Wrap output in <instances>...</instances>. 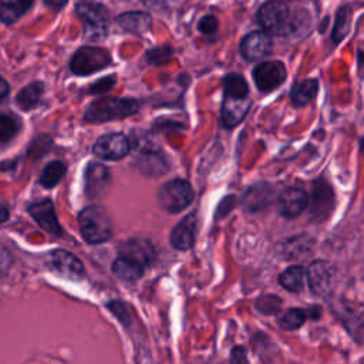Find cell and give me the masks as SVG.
Here are the masks:
<instances>
[{"label": "cell", "mask_w": 364, "mask_h": 364, "mask_svg": "<svg viewBox=\"0 0 364 364\" xmlns=\"http://www.w3.org/2000/svg\"><path fill=\"white\" fill-rule=\"evenodd\" d=\"M84 182V191L87 198L101 199L107 196L111 188V172L105 165L100 162H91L85 168Z\"/></svg>", "instance_id": "ba28073f"}, {"label": "cell", "mask_w": 364, "mask_h": 364, "mask_svg": "<svg viewBox=\"0 0 364 364\" xmlns=\"http://www.w3.org/2000/svg\"><path fill=\"white\" fill-rule=\"evenodd\" d=\"M139 109V102L134 98H100L88 105L85 109V121L88 122H107L121 119L135 114Z\"/></svg>", "instance_id": "3957f363"}, {"label": "cell", "mask_w": 364, "mask_h": 364, "mask_svg": "<svg viewBox=\"0 0 364 364\" xmlns=\"http://www.w3.org/2000/svg\"><path fill=\"white\" fill-rule=\"evenodd\" d=\"M78 226L82 239L91 245L107 242L112 235L111 216L101 205L84 208L78 215Z\"/></svg>", "instance_id": "7a4b0ae2"}, {"label": "cell", "mask_w": 364, "mask_h": 364, "mask_svg": "<svg viewBox=\"0 0 364 364\" xmlns=\"http://www.w3.org/2000/svg\"><path fill=\"white\" fill-rule=\"evenodd\" d=\"M309 205L307 193L300 188L284 189L277 200V208L282 216L293 219L297 218Z\"/></svg>", "instance_id": "2e32d148"}, {"label": "cell", "mask_w": 364, "mask_h": 364, "mask_svg": "<svg viewBox=\"0 0 364 364\" xmlns=\"http://www.w3.org/2000/svg\"><path fill=\"white\" fill-rule=\"evenodd\" d=\"M118 250H119L121 256H125V257L139 263L142 267L151 264L156 256V250L149 239L132 237V239L121 243Z\"/></svg>", "instance_id": "5bb4252c"}, {"label": "cell", "mask_w": 364, "mask_h": 364, "mask_svg": "<svg viewBox=\"0 0 364 364\" xmlns=\"http://www.w3.org/2000/svg\"><path fill=\"white\" fill-rule=\"evenodd\" d=\"M257 23L267 34L296 36L309 27V13L287 0H267L257 10Z\"/></svg>", "instance_id": "6da1fadb"}, {"label": "cell", "mask_w": 364, "mask_h": 364, "mask_svg": "<svg viewBox=\"0 0 364 364\" xmlns=\"http://www.w3.org/2000/svg\"><path fill=\"white\" fill-rule=\"evenodd\" d=\"M198 218L195 213H188L176 226L172 229L169 242L178 250H188L195 243Z\"/></svg>", "instance_id": "e0dca14e"}, {"label": "cell", "mask_w": 364, "mask_h": 364, "mask_svg": "<svg viewBox=\"0 0 364 364\" xmlns=\"http://www.w3.org/2000/svg\"><path fill=\"white\" fill-rule=\"evenodd\" d=\"M156 198L164 210L179 213L193 200V189L183 179H172L158 189Z\"/></svg>", "instance_id": "5b68a950"}, {"label": "cell", "mask_w": 364, "mask_h": 364, "mask_svg": "<svg viewBox=\"0 0 364 364\" xmlns=\"http://www.w3.org/2000/svg\"><path fill=\"white\" fill-rule=\"evenodd\" d=\"M115 21L124 31L131 34H142L152 24V18L146 11H127L119 14Z\"/></svg>", "instance_id": "44dd1931"}, {"label": "cell", "mask_w": 364, "mask_h": 364, "mask_svg": "<svg viewBox=\"0 0 364 364\" xmlns=\"http://www.w3.org/2000/svg\"><path fill=\"white\" fill-rule=\"evenodd\" d=\"M115 84V75H108L104 78H100L98 81H95L91 87H90V92L91 94H101L105 91H109Z\"/></svg>", "instance_id": "8d00e7d4"}, {"label": "cell", "mask_w": 364, "mask_h": 364, "mask_svg": "<svg viewBox=\"0 0 364 364\" xmlns=\"http://www.w3.org/2000/svg\"><path fill=\"white\" fill-rule=\"evenodd\" d=\"M65 165L60 161H53L47 164L40 175V185L50 189L54 188L65 175Z\"/></svg>", "instance_id": "f1b7e54d"}, {"label": "cell", "mask_w": 364, "mask_h": 364, "mask_svg": "<svg viewBox=\"0 0 364 364\" xmlns=\"http://www.w3.org/2000/svg\"><path fill=\"white\" fill-rule=\"evenodd\" d=\"M34 0H0V20L13 24L21 18L33 6Z\"/></svg>", "instance_id": "603a6c76"}, {"label": "cell", "mask_w": 364, "mask_h": 364, "mask_svg": "<svg viewBox=\"0 0 364 364\" xmlns=\"http://www.w3.org/2000/svg\"><path fill=\"white\" fill-rule=\"evenodd\" d=\"M274 188L267 182H257L252 185L243 195L242 203L246 210L257 212L269 206L273 199Z\"/></svg>", "instance_id": "ac0fdd59"}, {"label": "cell", "mask_w": 364, "mask_h": 364, "mask_svg": "<svg viewBox=\"0 0 364 364\" xmlns=\"http://www.w3.org/2000/svg\"><path fill=\"white\" fill-rule=\"evenodd\" d=\"M107 309L119 320V323L124 327H129L132 324V316L129 313V309L121 303V301H109L107 304Z\"/></svg>", "instance_id": "836d02e7"}, {"label": "cell", "mask_w": 364, "mask_h": 364, "mask_svg": "<svg viewBox=\"0 0 364 364\" xmlns=\"http://www.w3.org/2000/svg\"><path fill=\"white\" fill-rule=\"evenodd\" d=\"M48 264L54 272L71 280H78L84 276V266L81 260L67 250L58 249L51 252L48 255Z\"/></svg>", "instance_id": "7c38bea8"}, {"label": "cell", "mask_w": 364, "mask_h": 364, "mask_svg": "<svg viewBox=\"0 0 364 364\" xmlns=\"http://www.w3.org/2000/svg\"><path fill=\"white\" fill-rule=\"evenodd\" d=\"M334 195L331 186L324 179H316L311 186V215L317 220L326 219L333 209Z\"/></svg>", "instance_id": "4fadbf2b"}, {"label": "cell", "mask_w": 364, "mask_h": 364, "mask_svg": "<svg viewBox=\"0 0 364 364\" xmlns=\"http://www.w3.org/2000/svg\"><path fill=\"white\" fill-rule=\"evenodd\" d=\"M43 92L44 84L41 81H33L18 91V94L16 95V104L20 109L30 111L38 105Z\"/></svg>", "instance_id": "cb8c5ba5"}, {"label": "cell", "mask_w": 364, "mask_h": 364, "mask_svg": "<svg viewBox=\"0 0 364 364\" xmlns=\"http://www.w3.org/2000/svg\"><path fill=\"white\" fill-rule=\"evenodd\" d=\"M18 132V122L14 117L0 114V142L11 141Z\"/></svg>", "instance_id": "1f68e13d"}, {"label": "cell", "mask_w": 364, "mask_h": 364, "mask_svg": "<svg viewBox=\"0 0 364 364\" xmlns=\"http://www.w3.org/2000/svg\"><path fill=\"white\" fill-rule=\"evenodd\" d=\"M9 91H10V87H9L7 81L3 77H0V101L7 97Z\"/></svg>", "instance_id": "b9f144b4"}, {"label": "cell", "mask_w": 364, "mask_h": 364, "mask_svg": "<svg viewBox=\"0 0 364 364\" xmlns=\"http://www.w3.org/2000/svg\"><path fill=\"white\" fill-rule=\"evenodd\" d=\"M351 16H353L351 6H341L337 10L336 23H334V27L331 31V38H333L334 44H338L348 34L350 27H351Z\"/></svg>", "instance_id": "83f0119b"}, {"label": "cell", "mask_w": 364, "mask_h": 364, "mask_svg": "<svg viewBox=\"0 0 364 364\" xmlns=\"http://www.w3.org/2000/svg\"><path fill=\"white\" fill-rule=\"evenodd\" d=\"M135 166L145 176H159L168 171V162L162 156L161 151L142 149L135 158Z\"/></svg>", "instance_id": "d6986e66"}, {"label": "cell", "mask_w": 364, "mask_h": 364, "mask_svg": "<svg viewBox=\"0 0 364 364\" xmlns=\"http://www.w3.org/2000/svg\"><path fill=\"white\" fill-rule=\"evenodd\" d=\"M198 30L202 34H206V36L216 33V30H218V18L213 14L203 16L199 20V23H198Z\"/></svg>", "instance_id": "d590c367"}, {"label": "cell", "mask_w": 364, "mask_h": 364, "mask_svg": "<svg viewBox=\"0 0 364 364\" xmlns=\"http://www.w3.org/2000/svg\"><path fill=\"white\" fill-rule=\"evenodd\" d=\"M28 213L46 232L54 236L61 235V226L58 223L54 205L50 199H43L40 202L31 203L28 206Z\"/></svg>", "instance_id": "9a60e30c"}, {"label": "cell", "mask_w": 364, "mask_h": 364, "mask_svg": "<svg viewBox=\"0 0 364 364\" xmlns=\"http://www.w3.org/2000/svg\"><path fill=\"white\" fill-rule=\"evenodd\" d=\"M334 276V267L324 260L311 262L306 270V279L310 290L320 297H327L331 293Z\"/></svg>", "instance_id": "9c48e42d"}, {"label": "cell", "mask_w": 364, "mask_h": 364, "mask_svg": "<svg viewBox=\"0 0 364 364\" xmlns=\"http://www.w3.org/2000/svg\"><path fill=\"white\" fill-rule=\"evenodd\" d=\"M223 84H225V95L226 97L243 98V97H247V94H249V85H247L245 77L240 74H236V73L228 74L223 80Z\"/></svg>", "instance_id": "f546056e"}, {"label": "cell", "mask_w": 364, "mask_h": 364, "mask_svg": "<svg viewBox=\"0 0 364 364\" xmlns=\"http://www.w3.org/2000/svg\"><path fill=\"white\" fill-rule=\"evenodd\" d=\"M68 0H44V4L51 9L53 11H60L64 9V6L67 4Z\"/></svg>", "instance_id": "ab89813d"}, {"label": "cell", "mask_w": 364, "mask_h": 364, "mask_svg": "<svg viewBox=\"0 0 364 364\" xmlns=\"http://www.w3.org/2000/svg\"><path fill=\"white\" fill-rule=\"evenodd\" d=\"M111 64V55L105 48L84 46L71 57L70 70L77 75H90Z\"/></svg>", "instance_id": "8992f818"}, {"label": "cell", "mask_w": 364, "mask_h": 364, "mask_svg": "<svg viewBox=\"0 0 364 364\" xmlns=\"http://www.w3.org/2000/svg\"><path fill=\"white\" fill-rule=\"evenodd\" d=\"M9 219V208L4 203H0V223Z\"/></svg>", "instance_id": "7bdbcfd3"}, {"label": "cell", "mask_w": 364, "mask_h": 364, "mask_svg": "<svg viewBox=\"0 0 364 364\" xmlns=\"http://www.w3.org/2000/svg\"><path fill=\"white\" fill-rule=\"evenodd\" d=\"M11 264H13V256L7 249V246L3 242H0V277L7 274Z\"/></svg>", "instance_id": "74e56055"}, {"label": "cell", "mask_w": 364, "mask_h": 364, "mask_svg": "<svg viewBox=\"0 0 364 364\" xmlns=\"http://www.w3.org/2000/svg\"><path fill=\"white\" fill-rule=\"evenodd\" d=\"M246 354H245V348L243 347H236L232 350L230 354V361H246Z\"/></svg>", "instance_id": "60d3db41"}, {"label": "cell", "mask_w": 364, "mask_h": 364, "mask_svg": "<svg viewBox=\"0 0 364 364\" xmlns=\"http://www.w3.org/2000/svg\"><path fill=\"white\" fill-rule=\"evenodd\" d=\"M318 82L314 78L299 81L293 85L290 91V98L296 107H304L307 105L317 94Z\"/></svg>", "instance_id": "484cf974"}, {"label": "cell", "mask_w": 364, "mask_h": 364, "mask_svg": "<svg viewBox=\"0 0 364 364\" xmlns=\"http://www.w3.org/2000/svg\"><path fill=\"white\" fill-rule=\"evenodd\" d=\"M112 272L122 280L136 282L142 277L144 267L139 263L119 255V257L115 259L112 263Z\"/></svg>", "instance_id": "4316f807"}, {"label": "cell", "mask_w": 364, "mask_h": 364, "mask_svg": "<svg viewBox=\"0 0 364 364\" xmlns=\"http://www.w3.org/2000/svg\"><path fill=\"white\" fill-rule=\"evenodd\" d=\"M279 283L282 287L291 293H299L303 290L306 283V269L300 264L289 266L279 276Z\"/></svg>", "instance_id": "d4e9b609"}, {"label": "cell", "mask_w": 364, "mask_h": 364, "mask_svg": "<svg viewBox=\"0 0 364 364\" xmlns=\"http://www.w3.org/2000/svg\"><path fill=\"white\" fill-rule=\"evenodd\" d=\"M250 108V100L247 97L237 98V97H226L223 98L222 104V121L226 127L232 128L237 125L247 114Z\"/></svg>", "instance_id": "ffe728a7"}, {"label": "cell", "mask_w": 364, "mask_h": 364, "mask_svg": "<svg viewBox=\"0 0 364 364\" xmlns=\"http://www.w3.org/2000/svg\"><path fill=\"white\" fill-rule=\"evenodd\" d=\"M311 247H313V239L310 236L297 235L282 242L279 252L283 257L294 260V259H301L307 256L311 252Z\"/></svg>", "instance_id": "7402d4cb"}, {"label": "cell", "mask_w": 364, "mask_h": 364, "mask_svg": "<svg viewBox=\"0 0 364 364\" xmlns=\"http://www.w3.org/2000/svg\"><path fill=\"white\" fill-rule=\"evenodd\" d=\"M172 54H173V50L171 46H159L148 50L145 54V58L149 64L159 65V64L168 63L172 58Z\"/></svg>", "instance_id": "d6a6232c"}, {"label": "cell", "mask_w": 364, "mask_h": 364, "mask_svg": "<svg viewBox=\"0 0 364 364\" xmlns=\"http://www.w3.org/2000/svg\"><path fill=\"white\" fill-rule=\"evenodd\" d=\"M307 318V310L303 309H290L284 313V316L279 320V324L283 330H296Z\"/></svg>", "instance_id": "4dcf8cb0"}, {"label": "cell", "mask_w": 364, "mask_h": 364, "mask_svg": "<svg viewBox=\"0 0 364 364\" xmlns=\"http://www.w3.org/2000/svg\"><path fill=\"white\" fill-rule=\"evenodd\" d=\"M146 7L155 10V11H162L166 10L171 6L172 0H141Z\"/></svg>", "instance_id": "f35d334b"}, {"label": "cell", "mask_w": 364, "mask_h": 364, "mask_svg": "<svg viewBox=\"0 0 364 364\" xmlns=\"http://www.w3.org/2000/svg\"><path fill=\"white\" fill-rule=\"evenodd\" d=\"M75 13L82 21L84 37L92 41L107 36L109 26V10L101 3H78Z\"/></svg>", "instance_id": "277c9868"}, {"label": "cell", "mask_w": 364, "mask_h": 364, "mask_svg": "<svg viewBox=\"0 0 364 364\" xmlns=\"http://www.w3.org/2000/svg\"><path fill=\"white\" fill-rule=\"evenodd\" d=\"M287 71L282 61H263L253 70V80L259 91L269 92L280 87L286 80Z\"/></svg>", "instance_id": "30bf717a"}, {"label": "cell", "mask_w": 364, "mask_h": 364, "mask_svg": "<svg viewBox=\"0 0 364 364\" xmlns=\"http://www.w3.org/2000/svg\"><path fill=\"white\" fill-rule=\"evenodd\" d=\"M273 50V41L266 31H252L240 41V54L246 61H259Z\"/></svg>", "instance_id": "8fae6325"}, {"label": "cell", "mask_w": 364, "mask_h": 364, "mask_svg": "<svg viewBox=\"0 0 364 364\" xmlns=\"http://www.w3.org/2000/svg\"><path fill=\"white\" fill-rule=\"evenodd\" d=\"M280 304H282V300H280L277 296H272V294L262 296V297H259L257 301H256L257 309H259L262 313H264V314L277 313L279 309H280Z\"/></svg>", "instance_id": "e575fe53"}, {"label": "cell", "mask_w": 364, "mask_h": 364, "mask_svg": "<svg viewBox=\"0 0 364 364\" xmlns=\"http://www.w3.org/2000/svg\"><path fill=\"white\" fill-rule=\"evenodd\" d=\"M129 151H131V142L121 132L105 134L100 136L92 146L94 155L105 161H118L127 156Z\"/></svg>", "instance_id": "52a82bcc"}]
</instances>
